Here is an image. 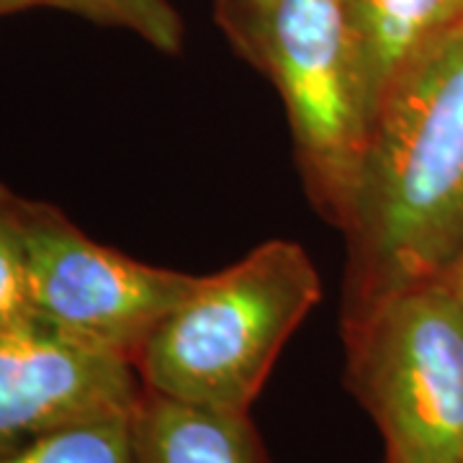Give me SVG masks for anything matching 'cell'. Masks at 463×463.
I'll return each instance as SVG.
<instances>
[{
  "mask_svg": "<svg viewBox=\"0 0 463 463\" xmlns=\"http://www.w3.org/2000/svg\"><path fill=\"white\" fill-rule=\"evenodd\" d=\"M322 297L307 250L270 240L194 294L134 355L147 392L227 412H250L279 353Z\"/></svg>",
  "mask_w": 463,
  "mask_h": 463,
  "instance_id": "cell-2",
  "label": "cell"
},
{
  "mask_svg": "<svg viewBox=\"0 0 463 463\" xmlns=\"http://www.w3.org/2000/svg\"><path fill=\"white\" fill-rule=\"evenodd\" d=\"M24 240L33 319L129 361L201 281L100 245L47 201L24 199Z\"/></svg>",
  "mask_w": 463,
  "mask_h": 463,
  "instance_id": "cell-5",
  "label": "cell"
},
{
  "mask_svg": "<svg viewBox=\"0 0 463 463\" xmlns=\"http://www.w3.org/2000/svg\"><path fill=\"white\" fill-rule=\"evenodd\" d=\"M343 335L383 463H463V307L446 279L345 312Z\"/></svg>",
  "mask_w": 463,
  "mask_h": 463,
  "instance_id": "cell-4",
  "label": "cell"
},
{
  "mask_svg": "<svg viewBox=\"0 0 463 463\" xmlns=\"http://www.w3.org/2000/svg\"><path fill=\"white\" fill-rule=\"evenodd\" d=\"M340 230L345 312L443 276L463 252V24L381 96Z\"/></svg>",
  "mask_w": 463,
  "mask_h": 463,
  "instance_id": "cell-1",
  "label": "cell"
},
{
  "mask_svg": "<svg viewBox=\"0 0 463 463\" xmlns=\"http://www.w3.org/2000/svg\"><path fill=\"white\" fill-rule=\"evenodd\" d=\"M0 463H134L132 412L62 428L0 450Z\"/></svg>",
  "mask_w": 463,
  "mask_h": 463,
  "instance_id": "cell-9",
  "label": "cell"
},
{
  "mask_svg": "<svg viewBox=\"0 0 463 463\" xmlns=\"http://www.w3.org/2000/svg\"><path fill=\"white\" fill-rule=\"evenodd\" d=\"M57 8L99 26L124 29L163 54L183 50V21L170 0H36V8Z\"/></svg>",
  "mask_w": 463,
  "mask_h": 463,
  "instance_id": "cell-10",
  "label": "cell"
},
{
  "mask_svg": "<svg viewBox=\"0 0 463 463\" xmlns=\"http://www.w3.org/2000/svg\"><path fill=\"white\" fill-rule=\"evenodd\" d=\"M21 319H33L24 240V196L0 183V325Z\"/></svg>",
  "mask_w": 463,
  "mask_h": 463,
  "instance_id": "cell-11",
  "label": "cell"
},
{
  "mask_svg": "<svg viewBox=\"0 0 463 463\" xmlns=\"http://www.w3.org/2000/svg\"><path fill=\"white\" fill-rule=\"evenodd\" d=\"M134 463H268L250 412L147 392L132 412Z\"/></svg>",
  "mask_w": 463,
  "mask_h": 463,
  "instance_id": "cell-7",
  "label": "cell"
},
{
  "mask_svg": "<svg viewBox=\"0 0 463 463\" xmlns=\"http://www.w3.org/2000/svg\"><path fill=\"white\" fill-rule=\"evenodd\" d=\"M214 14L276 85L309 199L340 227L373 121L347 0H214Z\"/></svg>",
  "mask_w": 463,
  "mask_h": 463,
  "instance_id": "cell-3",
  "label": "cell"
},
{
  "mask_svg": "<svg viewBox=\"0 0 463 463\" xmlns=\"http://www.w3.org/2000/svg\"><path fill=\"white\" fill-rule=\"evenodd\" d=\"M145 394L129 358L78 343L36 319L0 325V450L103 417Z\"/></svg>",
  "mask_w": 463,
  "mask_h": 463,
  "instance_id": "cell-6",
  "label": "cell"
},
{
  "mask_svg": "<svg viewBox=\"0 0 463 463\" xmlns=\"http://www.w3.org/2000/svg\"><path fill=\"white\" fill-rule=\"evenodd\" d=\"M443 279L448 281V286H450V291L456 294V298H458V304L463 307V252L458 255V260L448 268L446 273H443Z\"/></svg>",
  "mask_w": 463,
  "mask_h": 463,
  "instance_id": "cell-12",
  "label": "cell"
},
{
  "mask_svg": "<svg viewBox=\"0 0 463 463\" xmlns=\"http://www.w3.org/2000/svg\"><path fill=\"white\" fill-rule=\"evenodd\" d=\"M29 8H36V0H0V18L14 16Z\"/></svg>",
  "mask_w": 463,
  "mask_h": 463,
  "instance_id": "cell-13",
  "label": "cell"
},
{
  "mask_svg": "<svg viewBox=\"0 0 463 463\" xmlns=\"http://www.w3.org/2000/svg\"><path fill=\"white\" fill-rule=\"evenodd\" d=\"M371 106L432 44L463 24V0H347Z\"/></svg>",
  "mask_w": 463,
  "mask_h": 463,
  "instance_id": "cell-8",
  "label": "cell"
}]
</instances>
